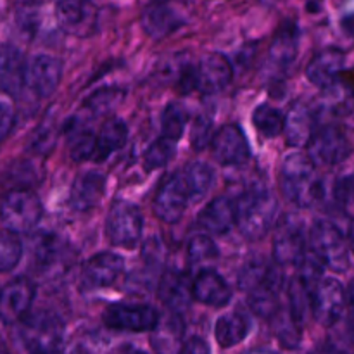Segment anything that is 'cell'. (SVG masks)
<instances>
[{
	"label": "cell",
	"mask_w": 354,
	"mask_h": 354,
	"mask_svg": "<svg viewBox=\"0 0 354 354\" xmlns=\"http://www.w3.org/2000/svg\"><path fill=\"white\" fill-rule=\"evenodd\" d=\"M180 354H209V348L201 337H192L183 344V349Z\"/></svg>",
	"instance_id": "c3c4849f"
},
{
	"label": "cell",
	"mask_w": 354,
	"mask_h": 354,
	"mask_svg": "<svg viewBox=\"0 0 354 354\" xmlns=\"http://www.w3.org/2000/svg\"><path fill=\"white\" fill-rule=\"evenodd\" d=\"M334 197L344 209L349 211L354 207V175H346L337 180L334 185Z\"/></svg>",
	"instance_id": "7bdbcfd3"
},
{
	"label": "cell",
	"mask_w": 354,
	"mask_h": 354,
	"mask_svg": "<svg viewBox=\"0 0 354 354\" xmlns=\"http://www.w3.org/2000/svg\"><path fill=\"white\" fill-rule=\"evenodd\" d=\"M306 256V239L303 223L294 218H286L277 228L273 239V261L279 266L299 265Z\"/></svg>",
	"instance_id": "8fae6325"
},
{
	"label": "cell",
	"mask_w": 354,
	"mask_h": 354,
	"mask_svg": "<svg viewBox=\"0 0 354 354\" xmlns=\"http://www.w3.org/2000/svg\"><path fill=\"white\" fill-rule=\"evenodd\" d=\"M199 88V76H197V68L192 64H185L180 68L178 76H176L175 90L180 95H187V93L194 92Z\"/></svg>",
	"instance_id": "ee69618b"
},
{
	"label": "cell",
	"mask_w": 354,
	"mask_h": 354,
	"mask_svg": "<svg viewBox=\"0 0 354 354\" xmlns=\"http://www.w3.org/2000/svg\"><path fill=\"white\" fill-rule=\"evenodd\" d=\"M306 147L308 159L315 166H337L351 156L348 135L335 124H325L315 130Z\"/></svg>",
	"instance_id": "5b68a950"
},
{
	"label": "cell",
	"mask_w": 354,
	"mask_h": 354,
	"mask_svg": "<svg viewBox=\"0 0 354 354\" xmlns=\"http://www.w3.org/2000/svg\"><path fill=\"white\" fill-rule=\"evenodd\" d=\"M66 137H68L69 156L73 161L83 162L92 159L95 154V133L85 124L71 120L66 124Z\"/></svg>",
	"instance_id": "f546056e"
},
{
	"label": "cell",
	"mask_w": 354,
	"mask_h": 354,
	"mask_svg": "<svg viewBox=\"0 0 354 354\" xmlns=\"http://www.w3.org/2000/svg\"><path fill=\"white\" fill-rule=\"evenodd\" d=\"M297 50H299V28L294 21H286L273 35L272 45H270V59L277 66L289 68L297 57Z\"/></svg>",
	"instance_id": "4316f807"
},
{
	"label": "cell",
	"mask_w": 354,
	"mask_h": 354,
	"mask_svg": "<svg viewBox=\"0 0 354 354\" xmlns=\"http://www.w3.org/2000/svg\"><path fill=\"white\" fill-rule=\"evenodd\" d=\"M0 354H12V353H10L9 346H7V342L3 341L2 335H0Z\"/></svg>",
	"instance_id": "816d5d0a"
},
{
	"label": "cell",
	"mask_w": 354,
	"mask_h": 354,
	"mask_svg": "<svg viewBox=\"0 0 354 354\" xmlns=\"http://www.w3.org/2000/svg\"><path fill=\"white\" fill-rule=\"evenodd\" d=\"M44 207L30 190H12L0 201V221L12 234H28L41 220Z\"/></svg>",
	"instance_id": "277c9868"
},
{
	"label": "cell",
	"mask_w": 354,
	"mask_h": 354,
	"mask_svg": "<svg viewBox=\"0 0 354 354\" xmlns=\"http://www.w3.org/2000/svg\"><path fill=\"white\" fill-rule=\"evenodd\" d=\"M249 328H251V322H249L248 315L234 311V313L218 318L216 325H214V339L223 349L234 348L248 337Z\"/></svg>",
	"instance_id": "f1b7e54d"
},
{
	"label": "cell",
	"mask_w": 354,
	"mask_h": 354,
	"mask_svg": "<svg viewBox=\"0 0 354 354\" xmlns=\"http://www.w3.org/2000/svg\"><path fill=\"white\" fill-rule=\"evenodd\" d=\"M213 158L221 166H241L249 159V144L239 124L227 123L211 138Z\"/></svg>",
	"instance_id": "7c38bea8"
},
{
	"label": "cell",
	"mask_w": 354,
	"mask_h": 354,
	"mask_svg": "<svg viewBox=\"0 0 354 354\" xmlns=\"http://www.w3.org/2000/svg\"><path fill=\"white\" fill-rule=\"evenodd\" d=\"M187 258H189L190 266L203 268L218 261L220 251L209 235H194L187 245Z\"/></svg>",
	"instance_id": "836d02e7"
},
{
	"label": "cell",
	"mask_w": 354,
	"mask_h": 354,
	"mask_svg": "<svg viewBox=\"0 0 354 354\" xmlns=\"http://www.w3.org/2000/svg\"><path fill=\"white\" fill-rule=\"evenodd\" d=\"M190 194L183 183L180 173L166 176L158 187L154 196V213L161 221L168 225H175L182 220L187 206H189Z\"/></svg>",
	"instance_id": "9c48e42d"
},
{
	"label": "cell",
	"mask_w": 354,
	"mask_h": 354,
	"mask_svg": "<svg viewBox=\"0 0 354 354\" xmlns=\"http://www.w3.org/2000/svg\"><path fill=\"white\" fill-rule=\"evenodd\" d=\"M102 322L111 330L142 334L154 330L159 322V313L149 304L113 303L104 310Z\"/></svg>",
	"instance_id": "8992f818"
},
{
	"label": "cell",
	"mask_w": 354,
	"mask_h": 354,
	"mask_svg": "<svg viewBox=\"0 0 354 354\" xmlns=\"http://www.w3.org/2000/svg\"><path fill=\"white\" fill-rule=\"evenodd\" d=\"M159 297L171 313H185L194 301L190 277L180 270H169L162 273L161 282H159Z\"/></svg>",
	"instance_id": "e0dca14e"
},
{
	"label": "cell",
	"mask_w": 354,
	"mask_h": 354,
	"mask_svg": "<svg viewBox=\"0 0 354 354\" xmlns=\"http://www.w3.org/2000/svg\"><path fill=\"white\" fill-rule=\"evenodd\" d=\"M16 123V107L9 95H0V140L7 138Z\"/></svg>",
	"instance_id": "f6af8a7d"
},
{
	"label": "cell",
	"mask_w": 354,
	"mask_h": 354,
	"mask_svg": "<svg viewBox=\"0 0 354 354\" xmlns=\"http://www.w3.org/2000/svg\"><path fill=\"white\" fill-rule=\"evenodd\" d=\"M23 258V244L19 237L9 230H0V273L16 268Z\"/></svg>",
	"instance_id": "74e56055"
},
{
	"label": "cell",
	"mask_w": 354,
	"mask_h": 354,
	"mask_svg": "<svg viewBox=\"0 0 354 354\" xmlns=\"http://www.w3.org/2000/svg\"><path fill=\"white\" fill-rule=\"evenodd\" d=\"M55 145V130L54 123H41L40 128H37L31 137L30 147L33 149L37 154H47L50 149Z\"/></svg>",
	"instance_id": "b9f144b4"
},
{
	"label": "cell",
	"mask_w": 354,
	"mask_h": 354,
	"mask_svg": "<svg viewBox=\"0 0 354 354\" xmlns=\"http://www.w3.org/2000/svg\"><path fill=\"white\" fill-rule=\"evenodd\" d=\"M123 354H147V353L140 351V349H128V351H124Z\"/></svg>",
	"instance_id": "db71d44e"
},
{
	"label": "cell",
	"mask_w": 354,
	"mask_h": 354,
	"mask_svg": "<svg viewBox=\"0 0 354 354\" xmlns=\"http://www.w3.org/2000/svg\"><path fill=\"white\" fill-rule=\"evenodd\" d=\"M287 296H289V311L303 325L308 317V311H311V290L296 275L290 280Z\"/></svg>",
	"instance_id": "8d00e7d4"
},
{
	"label": "cell",
	"mask_w": 354,
	"mask_h": 354,
	"mask_svg": "<svg viewBox=\"0 0 354 354\" xmlns=\"http://www.w3.org/2000/svg\"><path fill=\"white\" fill-rule=\"evenodd\" d=\"M344 28H346V31H348V33L354 35V16L349 17L348 21H344Z\"/></svg>",
	"instance_id": "f907efd6"
},
{
	"label": "cell",
	"mask_w": 354,
	"mask_h": 354,
	"mask_svg": "<svg viewBox=\"0 0 354 354\" xmlns=\"http://www.w3.org/2000/svg\"><path fill=\"white\" fill-rule=\"evenodd\" d=\"M209 131H211V121L207 118L199 116L194 121V130H192V144L196 149H203L207 145L209 140Z\"/></svg>",
	"instance_id": "7dc6e473"
},
{
	"label": "cell",
	"mask_w": 354,
	"mask_h": 354,
	"mask_svg": "<svg viewBox=\"0 0 354 354\" xmlns=\"http://www.w3.org/2000/svg\"><path fill=\"white\" fill-rule=\"evenodd\" d=\"M315 111L303 100H296L283 116V131L286 140L290 147H303L308 145L315 133Z\"/></svg>",
	"instance_id": "d6986e66"
},
{
	"label": "cell",
	"mask_w": 354,
	"mask_h": 354,
	"mask_svg": "<svg viewBox=\"0 0 354 354\" xmlns=\"http://www.w3.org/2000/svg\"><path fill=\"white\" fill-rule=\"evenodd\" d=\"M26 85V61L23 52L14 45L0 47V86L7 95H19Z\"/></svg>",
	"instance_id": "7402d4cb"
},
{
	"label": "cell",
	"mask_w": 354,
	"mask_h": 354,
	"mask_svg": "<svg viewBox=\"0 0 354 354\" xmlns=\"http://www.w3.org/2000/svg\"><path fill=\"white\" fill-rule=\"evenodd\" d=\"M175 156V142L166 140L165 137L158 138L149 145L144 154V168L147 171H156L168 165Z\"/></svg>",
	"instance_id": "ab89813d"
},
{
	"label": "cell",
	"mask_w": 354,
	"mask_h": 354,
	"mask_svg": "<svg viewBox=\"0 0 354 354\" xmlns=\"http://www.w3.org/2000/svg\"><path fill=\"white\" fill-rule=\"evenodd\" d=\"M144 230V216L131 203H116L106 218V235L116 248L133 249Z\"/></svg>",
	"instance_id": "52a82bcc"
},
{
	"label": "cell",
	"mask_w": 354,
	"mask_h": 354,
	"mask_svg": "<svg viewBox=\"0 0 354 354\" xmlns=\"http://www.w3.org/2000/svg\"><path fill=\"white\" fill-rule=\"evenodd\" d=\"M197 225L211 235H225L235 225V206L230 197H214L197 216Z\"/></svg>",
	"instance_id": "603a6c76"
},
{
	"label": "cell",
	"mask_w": 354,
	"mask_h": 354,
	"mask_svg": "<svg viewBox=\"0 0 354 354\" xmlns=\"http://www.w3.org/2000/svg\"><path fill=\"white\" fill-rule=\"evenodd\" d=\"M311 252L318 261L335 273H346L351 266L349 248L342 232L332 221H315L310 232Z\"/></svg>",
	"instance_id": "3957f363"
},
{
	"label": "cell",
	"mask_w": 354,
	"mask_h": 354,
	"mask_svg": "<svg viewBox=\"0 0 354 354\" xmlns=\"http://www.w3.org/2000/svg\"><path fill=\"white\" fill-rule=\"evenodd\" d=\"M127 138L128 127L124 124V121L118 120V118H109L102 124L99 133L95 135V154H93V159L99 162L107 159L111 154L120 151L127 144Z\"/></svg>",
	"instance_id": "83f0119b"
},
{
	"label": "cell",
	"mask_w": 354,
	"mask_h": 354,
	"mask_svg": "<svg viewBox=\"0 0 354 354\" xmlns=\"http://www.w3.org/2000/svg\"><path fill=\"white\" fill-rule=\"evenodd\" d=\"M55 16L62 30L83 37L95 28L97 7L90 2H61L55 6Z\"/></svg>",
	"instance_id": "44dd1931"
},
{
	"label": "cell",
	"mask_w": 354,
	"mask_h": 354,
	"mask_svg": "<svg viewBox=\"0 0 354 354\" xmlns=\"http://www.w3.org/2000/svg\"><path fill=\"white\" fill-rule=\"evenodd\" d=\"M280 187L283 196L303 209L313 207L324 197V183L317 166L301 152H294L283 159L280 168Z\"/></svg>",
	"instance_id": "7a4b0ae2"
},
{
	"label": "cell",
	"mask_w": 354,
	"mask_h": 354,
	"mask_svg": "<svg viewBox=\"0 0 354 354\" xmlns=\"http://www.w3.org/2000/svg\"><path fill=\"white\" fill-rule=\"evenodd\" d=\"M37 296V287L28 277H17L0 289V320L3 324L23 322Z\"/></svg>",
	"instance_id": "30bf717a"
},
{
	"label": "cell",
	"mask_w": 354,
	"mask_h": 354,
	"mask_svg": "<svg viewBox=\"0 0 354 354\" xmlns=\"http://www.w3.org/2000/svg\"><path fill=\"white\" fill-rule=\"evenodd\" d=\"M346 54L341 48L328 47L317 52L306 66V76L313 85L327 90L332 88L344 71Z\"/></svg>",
	"instance_id": "9a60e30c"
},
{
	"label": "cell",
	"mask_w": 354,
	"mask_h": 354,
	"mask_svg": "<svg viewBox=\"0 0 354 354\" xmlns=\"http://www.w3.org/2000/svg\"><path fill=\"white\" fill-rule=\"evenodd\" d=\"M325 354H354V330L346 328L342 334H337L327 346Z\"/></svg>",
	"instance_id": "bcb514c9"
},
{
	"label": "cell",
	"mask_w": 354,
	"mask_h": 354,
	"mask_svg": "<svg viewBox=\"0 0 354 354\" xmlns=\"http://www.w3.org/2000/svg\"><path fill=\"white\" fill-rule=\"evenodd\" d=\"M235 225L249 241L263 239L273 228L277 220L279 203L268 189L254 185L242 192L234 203Z\"/></svg>",
	"instance_id": "6da1fadb"
},
{
	"label": "cell",
	"mask_w": 354,
	"mask_h": 354,
	"mask_svg": "<svg viewBox=\"0 0 354 354\" xmlns=\"http://www.w3.org/2000/svg\"><path fill=\"white\" fill-rule=\"evenodd\" d=\"M104 192H106V176L97 171L83 173L73 183L69 206L75 211H90L102 201Z\"/></svg>",
	"instance_id": "cb8c5ba5"
},
{
	"label": "cell",
	"mask_w": 354,
	"mask_h": 354,
	"mask_svg": "<svg viewBox=\"0 0 354 354\" xmlns=\"http://www.w3.org/2000/svg\"><path fill=\"white\" fill-rule=\"evenodd\" d=\"M187 113L180 104L169 102L161 114V131L166 140L178 142L185 131Z\"/></svg>",
	"instance_id": "d590c367"
},
{
	"label": "cell",
	"mask_w": 354,
	"mask_h": 354,
	"mask_svg": "<svg viewBox=\"0 0 354 354\" xmlns=\"http://www.w3.org/2000/svg\"><path fill=\"white\" fill-rule=\"evenodd\" d=\"M124 259L116 252H99L85 263L82 270L83 289L97 290L114 286L123 275Z\"/></svg>",
	"instance_id": "4fadbf2b"
},
{
	"label": "cell",
	"mask_w": 354,
	"mask_h": 354,
	"mask_svg": "<svg viewBox=\"0 0 354 354\" xmlns=\"http://www.w3.org/2000/svg\"><path fill=\"white\" fill-rule=\"evenodd\" d=\"M232 296H234L232 287L213 268L201 270L196 279L192 280L194 301H199V303L213 308H223L230 303Z\"/></svg>",
	"instance_id": "ac0fdd59"
},
{
	"label": "cell",
	"mask_w": 354,
	"mask_h": 354,
	"mask_svg": "<svg viewBox=\"0 0 354 354\" xmlns=\"http://www.w3.org/2000/svg\"><path fill=\"white\" fill-rule=\"evenodd\" d=\"M62 78V62L52 55L40 54L26 66V85L40 99H47L57 90Z\"/></svg>",
	"instance_id": "5bb4252c"
},
{
	"label": "cell",
	"mask_w": 354,
	"mask_h": 354,
	"mask_svg": "<svg viewBox=\"0 0 354 354\" xmlns=\"http://www.w3.org/2000/svg\"><path fill=\"white\" fill-rule=\"evenodd\" d=\"M252 124L263 137H279L283 131V114L270 104H261L252 113Z\"/></svg>",
	"instance_id": "e575fe53"
},
{
	"label": "cell",
	"mask_w": 354,
	"mask_h": 354,
	"mask_svg": "<svg viewBox=\"0 0 354 354\" xmlns=\"http://www.w3.org/2000/svg\"><path fill=\"white\" fill-rule=\"evenodd\" d=\"M272 330L283 349H297L303 341V325L292 317L289 308L280 306L272 318Z\"/></svg>",
	"instance_id": "4dcf8cb0"
},
{
	"label": "cell",
	"mask_w": 354,
	"mask_h": 354,
	"mask_svg": "<svg viewBox=\"0 0 354 354\" xmlns=\"http://www.w3.org/2000/svg\"><path fill=\"white\" fill-rule=\"evenodd\" d=\"M270 268H272V263L266 261L261 256H256V258L248 259L242 266L241 273H239V287H241L244 292H249L251 289H254L259 282L265 280V277L268 275Z\"/></svg>",
	"instance_id": "f35d334b"
},
{
	"label": "cell",
	"mask_w": 354,
	"mask_h": 354,
	"mask_svg": "<svg viewBox=\"0 0 354 354\" xmlns=\"http://www.w3.org/2000/svg\"><path fill=\"white\" fill-rule=\"evenodd\" d=\"M349 244H351V249L354 252V221L351 223V227H349Z\"/></svg>",
	"instance_id": "f5cc1de1"
},
{
	"label": "cell",
	"mask_w": 354,
	"mask_h": 354,
	"mask_svg": "<svg viewBox=\"0 0 354 354\" xmlns=\"http://www.w3.org/2000/svg\"><path fill=\"white\" fill-rule=\"evenodd\" d=\"M183 320L180 315L171 313L161 322L151 332V344L156 354H180L183 349Z\"/></svg>",
	"instance_id": "d4e9b609"
},
{
	"label": "cell",
	"mask_w": 354,
	"mask_h": 354,
	"mask_svg": "<svg viewBox=\"0 0 354 354\" xmlns=\"http://www.w3.org/2000/svg\"><path fill=\"white\" fill-rule=\"evenodd\" d=\"M123 100V90L120 88H100L85 102L86 109L93 113V116H104L120 106Z\"/></svg>",
	"instance_id": "60d3db41"
},
{
	"label": "cell",
	"mask_w": 354,
	"mask_h": 354,
	"mask_svg": "<svg viewBox=\"0 0 354 354\" xmlns=\"http://www.w3.org/2000/svg\"><path fill=\"white\" fill-rule=\"evenodd\" d=\"M346 289L335 279H322L311 292V313L324 327H334L344 315Z\"/></svg>",
	"instance_id": "ba28073f"
},
{
	"label": "cell",
	"mask_w": 354,
	"mask_h": 354,
	"mask_svg": "<svg viewBox=\"0 0 354 354\" xmlns=\"http://www.w3.org/2000/svg\"><path fill=\"white\" fill-rule=\"evenodd\" d=\"M142 26L149 37L161 40L178 30L182 26V19H180V14L166 3H154V6H149L142 14Z\"/></svg>",
	"instance_id": "484cf974"
},
{
	"label": "cell",
	"mask_w": 354,
	"mask_h": 354,
	"mask_svg": "<svg viewBox=\"0 0 354 354\" xmlns=\"http://www.w3.org/2000/svg\"><path fill=\"white\" fill-rule=\"evenodd\" d=\"M199 76V90L206 95L221 92L227 88L234 78V68L223 54H207L197 68Z\"/></svg>",
	"instance_id": "ffe728a7"
},
{
	"label": "cell",
	"mask_w": 354,
	"mask_h": 354,
	"mask_svg": "<svg viewBox=\"0 0 354 354\" xmlns=\"http://www.w3.org/2000/svg\"><path fill=\"white\" fill-rule=\"evenodd\" d=\"M66 252V244L55 234H38L31 241V256L40 268H52L61 261Z\"/></svg>",
	"instance_id": "1f68e13d"
},
{
	"label": "cell",
	"mask_w": 354,
	"mask_h": 354,
	"mask_svg": "<svg viewBox=\"0 0 354 354\" xmlns=\"http://www.w3.org/2000/svg\"><path fill=\"white\" fill-rule=\"evenodd\" d=\"M283 287V275L279 266L272 265L268 275L263 282H259L254 289L248 292L249 308L254 311L258 317L272 318L280 308L279 296Z\"/></svg>",
	"instance_id": "2e32d148"
},
{
	"label": "cell",
	"mask_w": 354,
	"mask_h": 354,
	"mask_svg": "<svg viewBox=\"0 0 354 354\" xmlns=\"http://www.w3.org/2000/svg\"><path fill=\"white\" fill-rule=\"evenodd\" d=\"M190 194V201H197L207 194L213 183V169L204 162H190L178 171Z\"/></svg>",
	"instance_id": "d6a6232c"
},
{
	"label": "cell",
	"mask_w": 354,
	"mask_h": 354,
	"mask_svg": "<svg viewBox=\"0 0 354 354\" xmlns=\"http://www.w3.org/2000/svg\"><path fill=\"white\" fill-rule=\"evenodd\" d=\"M346 299H348L349 310H351V313L354 317V279L351 280V282H349L348 290H346Z\"/></svg>",
	"instance_id": "681fc988"
}]
</instances>
